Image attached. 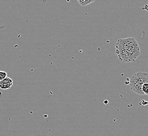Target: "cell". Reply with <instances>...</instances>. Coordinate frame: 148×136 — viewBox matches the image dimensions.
I'll list each match as a JSON object with an SVG mask.
<instances>
[{"instance_id":"6da1fadb","label":"cell","mask_w":148,"mask_h":136,"mask_svg":"<svg viewBox=\"0 0 148 136\" xmlns=\"http://www.w3.org/2000/svg\"><path fill=\"white\" fill-rule=\"evenodd\" d=\"M115 48L117 57L123 63L135 62L141 54L139 45L134 37L118 40Z\"/></svg>"},{"instance_id":"7a4b0ae2","label":"cell","mask_w":148,"mask_h":136,"mask_svg":"<svg viewBox=\"0 0 148 136\" xmlns=\"http://www.w3.org/2000/svg\"><path fill=\"white\" fill-rule=\"evenodd\" d=\"M148 82V73L139 72L131 77L130 80V87L134 93L139 95H144L142 91L143 85Z\"/></svg>"},{"instance_id":"3957f363","label":"cell","mask_w":148,"mask_h":136,"mask_svg":"<svg viewBox=\"0 0 148 136\" xmlns=\"http://www.w3.org/2000/svg\"><path fill=\"white\" fill-rule=\"evenodd\" d=\"M13 84V80L10 77H7L4 79L0 81V88L3 90L10 89L12 86Z\"/></svg>"},{"instance_id":"277c9868","label":"cell","mask_w":148,"mask_h":136,"mask_svg":"<svg viewBox=\"0 0 148 136\" xmlns=\"http://www.w3.org/2000/svg\"><path fill=\"white\" fill-rule=\"evenodd\" d=\"M77 2L80 5L82 6H86L89 4L93 3L95 0H77Z\"/></svg>"},{"instance_id":"5b68a950","label":"cell","mask_w":148,"mask_h":136,"mask_svg":"<svg viewBox=\"0 0 148 136\" xmlns=\"http://www.w3.org/2000/svg\"><path fill=\"white\" fill-rule=\"evenodd\" d=\"M142 91L144 95H148V82L145 83L143 84Z\"/></svg>"},{"instance_id":"8992f818","label":"cell","mask_w":148,"mask_h":136,"mask_svg":"<svg viewBox=\"0 0 148 136\" xmlns=\"http://www.w3.org/2000/svg\"><path fill=\"white\" fill-rule=\"evenodd\" d=\"M8 76V74L5 71H0V81L4 79Z\"/></svg>"}]
</instances>
